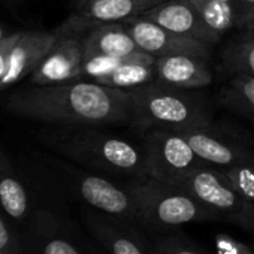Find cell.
Masks as SVG:
<instances>
[{
	"label": "cell",
	"mask_w": 254,
	"mask_h": 254,
	"mask_svg": "<svg viewBox=\"0 0 254 254\" xmlns=\"http://www.w3.org/2000/svg\"><path fill=\"white\" fill-rule=\"evenodd\" d=\"M0 254H32L30 247L15 224L0 211Z\"/></svg>",
	"instance_id": "25"
},
{
	"label": "cell",
	"mask_w": 254,
	"mask_h": 254,
	"mask_svg": "<svg viewBox=\"0 0 254 254\" xmlns=\"http://www.w3.org/2000/svg\"><path fill=\"white\" fill-rule=\"evenodd\" d=\"M150 178L178 184L190 172L206 165L196 154L187 136L181 130L154 129L144 138Z\"/></svg>",
	"instance_id": "8"
},
{
	"label": "cell",
	"mask_w": 254,
	"mask_h": 254,
	"mask_svg": "<svg viewBox=\"0 0 254 254\" xmlns=\"http://www.w3.org/2000/svg\"><path fill=\"white\" fill-rule=\"evenodd\" d=\"M190 2L205 24L220 38L232 29H238L239 17L235 5L223 0H190Z\"/></svg>",
	"instance_id": "20"
},
{
	"label": "cell",
	"mask_w": 254,
	"mask_h": 254,
	"mask_svg": "<svg viewBox=\"0 0 254 254\" xmlns=\"http://www.w3.org/2000/svg\"><path fill=\"white\" fill-rule=\"evenodd\" d=\"M5 109L50 126L126 124L133 117L129 90L85 79L18 90L8 97Z\"/></svg>",
	"instance_id": "1"
},
{
	"label": "cell",
	"mask_w": 254,
	"mask_h": 254,
	"mask_svg": "<svg viewBox=\"0 0 254 254\" xmlns=\"http://www.w3.org/2000/svg\"><path fill=\"white\" fill-rule=\"evenodd\" d=\"M150 233L171 232L189 223H220L221 217L184 189L154 178L126 181Z\"/></svg>",
	"instance_id": "5"
},
{
	"label": "cell",
	"mask_w": 254,
	"mask_h": 254,
	"mask_svg": "<svg viewBox=\"0 0 254 254\" xmlns=\"http://www.w3.org/2000/svg\"><path fill=\"white\" fill-rule=\"evenodd\" d=\"M220 102L236 115L254 124V76L233 73L229 84L220 93Z\"/></svg>",
	"instance_id": "19"
},
{
	"label": "cell",
	"mask_w": 254,
	"mask_h": 254,
	"mask_svg": "<svg viewBox=\"0 0 254 254\" xmlns=\"http://www.w3.org/2000/svg\"><path fill=\"white\" fill-rule=\"evenodd\" d=\"M208 60L193 56H166L156 62V81L181 90H199L211 85Z\"/></svg>",
	"instance_id": "15"
},
{
	"label": "cell",
	"mask_w": 254,
	"mask_h": 254,
	"mask_svg": "<svg viewBox=\"0 0 254 254\" xmlns=\"http://www.w3.org/2000/svg\"><path fill=\"white\" fill-rule=\"evenodd\" d=\"M123 24L141 51L157 59L166 56H193L208 60L212 54L214 45L174 33L144 15L129 18L123 21Z\"/></svg>",
	"instance_id": "11"
},
{
	"label": "cell",
	"mask_w": 254,
	"mask_h": 254,
	"mask_svg": "<svg viewBox=\"0 0 254 254\" xmlns=\"http://www.w3.org/2000/svg\"><path fill=\"white\" fill-rule=\"evenodd\" d=\"M142 15L174 33L197 39L205 44L215 45L221 39L205 24L190 0H166Z\"/></svg>",
	"instance_id": "14"
},
{
	"label": "cell",
	"mask_w": 254,
	"mask_h": 254,
	"mask_svg": "<svg viewBox=\"0 0 254 254\" xmlns=\"http://www.w3.org/2000/svg\"><path fill=\"white\" fill-rule=\"evenodd\" d=\"M141 51L123 23H105L91 27L84 36V57H124Z\"/></svg>",
	"instance_id": "16"
},
{
	"label": "cell",
	"mask_w": 254,
	"mask_h": 254,
	"mask_svg": "<svg viewBox=\"0 0 254 254\" xmlns=\"http://www.w3.org/2000/svg\"><path fill=\"white\" fill-rule=\"evenodd\" d=\"M60 26V38L29 76L30 85H56L82 79L84 36L94 26L78 14H72Z\"/></svg>",
	"instance_id": "7"
},
{
	"label": "cell",
	"mask_w": 254,
	"mask_h": 254,
	"mask_svg": "<svg viewBox=\"0 0 254 254\" xmlns=\"http://www.w3.org/2000/svg\"><path fill=\"white\" fill-rule=\"evenodd\" d=\"M11 41H12V33L0 42V79H2L5 69H6V57H8V51L11 47Z\"/></svg>",
	"instance_id": "28"
},
{
	"label": "cell",
	"mask_w": 254,
	"mask_h": 254,
	"mask_svg": "<svg viewBox=\"0 0 254 254\" xmlns=\"http://www.w3.org/2000/svg\"><path fill=\"white\" fill-rule=\"evenodd\" d=\"M157 3H162V2H166V0H156Z\"/></svg>",
	"instance_id": "33"
},
{
	"label": "cell",
	"mask_w": 254,
	"mask_h": 254,
	"mask_svg": "<svg viewBox=\"0 0 254 254\" xmlns=\"http://www.w3.org/2000/svg\"><path fill=\"white\" fill-rule=\"evenodd\" d=\"M133 106L132 123L141 130H190L212 123V109L203 94L162 82L129 90Z\"/></svg>",
	"instance_id": "4"
},
{
	"label": "cell",
	"mask_w": 254,
	"mask_h": 254,
	"mask_svg": "<svg viewBox=\"0 0 254 254\" xmlns=\"http://www.w3.org/2000/svg\"><path fill=\"white\" fill-rule=\"evenodd\" d=\"M79 221L108 254H159L151 233L132 220L81 206Z\"/></svg>",
	"instance_id": "9"
},
{
	"label": "cell",
	"mask_w": 254,
	"mask_h": 254,
	"mask_svg": "<svg viewBox=\"0 0 254 254\" xmlns=\"http://www.w3.org/2000/svg\"><path fill=\"white\" fill-rule=\"evenodd\" d=\"M223 2L232 3V5H235V6H236V9H239V2H241V0H223ZM238 17H239V15H238Z\"/></svg>",
	"instance_id": "32"
},
{
	"label": "cell",
	"mask_w": 254,
	"mask_h": 254,
	"mask_svg": "<svg viewBox=\"0 0 254 254\" xmlns=\"http://www.w3.org/2000/svg\"><path fill=\"white\" fill-rule=\"evenodd\" d=\"M214 242L218 254H254V245L244 244L226 233H218Z\"/></svg>",
	"instance_id": "26"
},
{
	"label": "cell",
	"mask_w": 254,
	"mask_h": 254,
	"mask_svg": "<svg viewBox=\"0 0 254 254\" xmlns=\"http://www.w3.org/2000/svg\"><path fill=\"white\" fill-rule=\"evenodd\" d=\"M36 139L57 156L115 180L150 178L144 144L100 130L99 126H53Z\"/></svg>",
	"instance_id": "2"
},
{
	"label": "cell",
	"mask_w": 254,
	"mask_h": 254,
	"mask_svg": "<svg viewBox=\"0 0 254 254\" xmlns=\"http://www.w3.org/2000/svg\"><path fill=\"white\" fill-rule=\"evenodd\" d=\"M190 145L200 160L217 169H229L254 157V142L224 124H215L184 130Z\"/></svg>",
	"instance_id": "10"
},
{
	"label": "cell",
	"mask_w": 254,
	"mask_h": 254,
	"mask_svg": "<svg viewBox=\"0 0 254 254\" xmlns=\"http://www.w3.org/2000/svg\"><path fill=\"white\" fill-rule=\"evenodd\" d=\"M156 62L157 57L142 51L133 60L121 64L94 82L120 90H133L147 85L156 81Z\"/></svg>",
	"instance_id": "18"
},
{
	"label": "cell",
	"mask_w": 254,
	"mask_h": 254,
	"mask_svg": "<svg viewBox=\"0 0 254 254\" xmlns=\"http://www.w3.org/2000/svg\"><path fill=\"white\" fill-rule=\"evenodd\" d=\"M238 15H239L238 29H241L250 18L254 17V0H241Z\"/></svg>",
	"instance_id": "27"
},
{
	"label": "cell",
	"mask_w": 254,
	"mask_h": 254,
	"mask_svg": "<svg viewBox=\"0 0 254 254\" xmlns=\"http://www.w3.org/2000/svg\"><path fill=\"white\" fill-rule=\"evenodd\" d=\"M9 35H11V32H9V30H8L2 23H0V42H2L3 39H6Z\"/></svg>",
	"instance_id": "31"
},
{
	"label": "cell",
	"mask_w": 254,
	"mask_h": 254,
	"mask_svg": "<svg viewBox=\"0 0 254 254\" xmlns=\"http://www.w3.org/2000/svg\"><path fill=\"white\" fill-rule=\"evenodd\" d=\"M142 51L133 53L130 56L124 57H112V56H88L84 57V64H82V79L85 81H97L99 78L108 75L109 72L115 70L121 64L133 60L138 57Z\"/></svg>",
	"instance_id": "23"
},
{
	"label": "cell",
	"mask_w": 254,
	"mask_h": 254,
	"mask_svg": "<svg viewBox=\"0 0 254 254\" xmlns=\"http://www.w3.org/2000/svg\"><path fill=\"white\" fill-rule=\"evenodd\" d=\"M60 35L62 26L53 30H27L12 33L6 57V69L0 79V91L8 90L26 76H30L57 42Z\"/></svg>",
	"instance_id": "12"
},
{
	"label": "cell",
	"mask_w": 254,
	"mask_h": 254,
	"mask_svg": "<svg viewBox=\"0 0 254 254\" xmlns=\"http://www.w3.org/2000/svg\"><path fill=\"white\" fill-rule=\"evenodd\" d=\"M233 189L245 199L254 202V157L238 163L229 169H220Z\"/></svg>",
	"instance_id": "24"
},
{
	"label": "cell",
	"mask_w": 254,
	"mask_h": 254,
	"mask_svg": "<svg viewBox=\"0 0 254 254\" xmlns=\"http://www.w3.org/2000/svg\"><path fill=\"white\" fill-rule=\"evenodd\" d=\"M87 232V230H85ZM87 245H88V251H90V254H108L88 233H87Z\"/></svg>",
	"instance_id": "30"
},
{
	"label": "cell",
	"mask_w": 254,
	"mask_h": 254,
	"mask_svg": "<svg viewBox=\"0 0 254 254\" xmlns=\"http://www.w3.org/2000/svg\"><path fill=\"white\" fill-rule=\"evenodd\" d=\"M239 30H241L239 38L247 39V41H254V17L250 18Z\"/></svg>",
	"instance_id": "29"
},
{
	"label": "cell",
	"mask_w": 254,
	"mask_h": 254,
	"mask_svg": "<svg viewBox=\"0 0 254 254\" xmlns=\"http://www.w3.org/2000/svg\"><path fill=\"white\" fill-rule=\"evenodd\" d=\"M32 254H90L87 232L66 206L41 205L26 226Z\"/></svg>",
	"instance_id": "6"
},
{
	"label": "cell",
	"mask_w": 254,
	"mask_h": 254,
	"mask_svg": "<svg viewBox=\"0 0 254 254\" xmlns=\"http://www.w3.org/2000/svg\"><path fill=\"white\" fill-rule=\"evenodd\" d=\"M156 5H159L156 0H82L75 14L97 26L139 17Z\"/></svg>",
	"instance_id": "17"
},
{
	"label": "cell",
	"mask_w": 254,
	"mask_h": 254,
	"mask_svg": "<svg viewBox=\"0 0 254 254\" xmlns=\"http://www.w3.org/2000/svg\"><path fill=\"white\" fill-rule=\"evenodd\" d=\"M151 238L159 254H209L184 232H181V229L156 232L151 233Z\"/></svg>",
	"instance_id": "22"
},
{
	"label": "cell",
	"mask_w": 254,
	"mask_h": 254,
	"mask_svg": "<svg viewBox=\"0 0 254 254\" xmlns=\"http://www.w3.org/2000/svg\"><path fill=\"white\" fill-rule=\"evenodd\" d=\"M221 60L224 69L232 75L247 73L254 76V41L235 38L226 45Z\"/></svg>",
	"instance_id": "21"
},
{
	"label": "cell",
	"mask_w": 254,
	"mask_h": 254,
	"mask_svg": "<svg viewBox=\"0 0 254 254\" xmlns=\"http://www.w3.org/2000/svg\"><path fill=\"white\" fill-rule=\"evenodd\" d=\"M41 205L32 181L23 175L9 154L0 145V211L14 224H26Z\"/></svg>",
	"instance_id": "13"
},
{
	"label": "cell",
	"mask_w": 254,
	"mask_h": 254,
	"mask_svg": "<svg viewBox=\"0 0 254 254\" xmlns=\"http://www.w3.org/2000/svg\"><path fill=\"white\" fill-rule=\"evenodd\" d=\"M29 166L36 184L53 197L70 199L81 206L132 220L144 227L138 203L126 181L121 183L63 157L41 153H33L29 157Z\"/></svg>",
	"instance_id": "3"
}]
</instances>
